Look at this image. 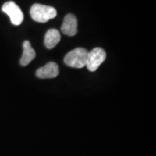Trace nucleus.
Instances as JSON below:
<instances>
[{"instance_id":"obj_1","label":"nucleus","mask_w":156,"mask_h":156,"mask_svg":"<svg viewBox=\"0 0 156 156\" xmlns=\"http://www.w3.org/2000/svg\"><path fill=\"white\" fill-rule=\"evenodd\" d=\"M30 14L34 21L44 23L56 17L57 12L53 7L41 4H34L31 7Z\"/></svg>"},{"instance_id":"obj_2","label":"nucleus","mask_w":156,"mask_h":156,"mask_svg":"<svg viewBox=\"0 0 156 156\" xmlns=\"http://www.w3.org/2000/svg\"><path fill=\"white\" fill-rule=\"evenodd\" d=\"M88 51L83 48H77L64 56V63L70 67L81 69L86 66Z\"/></svg>"},{"instance_id":"obj_3","label":"nucleus","mask_w":156,"mask_h":156,"mask_svg":"<svg viewBox=\"0 0 156 156\" xmlns=\"http://www.w3.org/2000/svg\"><path fill=\"white\" fill-rule=\"evenodd\" d=\"M106 58V53L103 48H95L88 52L87 58L86 67L90 72L96 71L101 64L105 61Z\"/></svg>"},{"instance_id":"obj_4","label":"nucleus","mask_w":156,"mask_h":156,"mask_svg":"<svg viewBox=\"0 0 156 156\" xmlns=\"http://www.w3.org/2000/svg\"><path fill=\"white\" fill-rule=\"evenodd\" d=\"M2 9L9 17L11 23L13 25H20L23 23L24 18L23 12L14 2L9 1L5 2Z\"/></svg>"},{"instance_id":"obj_5","label":"nucleus","mask_w":156,"mask_h":156,"mask_svg":"<svg viewBox=\"0 0 156 156\" xmlns=\"http://www.w3.org/2000/svg\"><path fill=\"white\" fill-rule=\"evenodd\" d=\"M59 73L58 64L55 62H50L44 66L40 67L36 71V75L41 79H50V78L56 77Z\"/></svg>"},{"instance_id":"obj_6","label":"nucleus","mask_w":156,"mask_h":156,"mask_svg":"<svg viewBox=\"0 0 156 156\" xmlns=\"http://www.w3.org/2000/svg\"><path fill=\"white\" fill-rule=\"evenodd\" d=\"M61 30L64 35L74 36L77 33V20L75 15L68 14L64 17Z\"/></svg>"},{"instance_id":"obj_7","label":"nucleus","mask_w":156,"mask_h":156,"mask_svg":"<svg viewBox=\"0 0 156 156\" xmlns=\"http://www.w3.org/2000/svg\"><path fill=\"white\" fill-rule=\"evenodd\" d=\"M23 56L20 58V63L23 67L28 65L36 57V52L31 46L30 43L28 41H25L23 44Z\"/></svg>"},{"instance_id":"obj_8","label":"nucleus","mask_w":156,"mask_h":156,"mask_svg":"<svg viewBox=\"0 0 156 156\" xmlns=\"http://www.w3.org/2000/svg\"><path fill=\"white\" fill-rule=\"evenodd\" d=\"M61 40L59 31L56 29H50L45 35L44 44L48 49H52L55 47Z\"/></svg>"}]
</instances>
